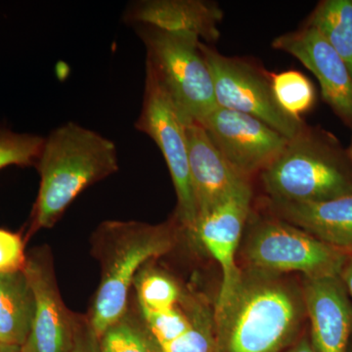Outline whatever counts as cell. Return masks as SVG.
Wrapping results in <instances>:
<instances>
[{
  "label": "cell",
  "instance_id": "28",
  "mask_svg": "<svg viewBox=\"0 0 352 352\" xmlns=\"http://www.w3.org/2000/svg\"><path fill=\"white\" fill-rule=\"evenodd\" d=\"M286 352H315L314 347L310 342L309 337H303L300 342H296L295 346H292L288 351Z\"/></svg>",
  "mask_w": 352,
  "mask_h": 352
},
{
  "label": "cell",
  "instance_id": "9",
  "mask_svg": "<svg viewBox=\"0 0 352 352\" xmlns=\"http://www.w3.org/2000/svg\"><path fill=\"white\" fill-rule=\"evenodd\" d=\"M234 170L250 180L280 156L289 139L252 116L217 107L200 122Z\"/></svg>",
  "mask_w": 352,
  "mask_h": 352
},
{
  "label": "cell",
  "instance_id": "26",
  "mask_svg": "<svg viewBox=\"0 0 352 352\" xmlns=\"http://www.w3.org/2000/svg\"><path fill=\"white\" fill-rule=\"evenodd\" d=\"M72 352H101L100 339L90 325L89 319H78L75 344Z\"/></svg>",
  "mask_w": 352,
  "mask_h": 352
},
{
  "label": "cell",
  "instance_id": "10",
  "mask_svg": "<svg viewBox=\"0 0 352 352\" xmlns=\"http://www.w3.org/2000/svg\"><path fill=\"white\" fill-rule=\"evenodd\" d=\"M24 272L34 295V314L21 352H72L78 316L65 307L50 256L28 259Z\"/></svg>",
  "mask_w": 352,
  "mask_h": 352
},
{
  "label": "cell",
  "instance_id": "2",
  "mask_svg": "<svg viewBox=\"0 0 352 352\" xmlns=\"http://www.w3.org/2000/svg\"><path fill=\"white\" fill-rule=\"evenodd\" d=\"M36 166L41 184L32 230L54 226L83 190L117 173V146L98 132L69 122L44 138Z\"/></svg>",
  "mask_w": 352,
  "mask_h": 352
},
{
  "label": "cell",
  "instance_id": "8",
  "mask_svg": "<svg viewBox=\"0 0 352 352\" xmlns=\"http://www.w3.org/2000/svg\"><path fill=\"white\" fill-rule=\"evenodd\" d=\"M185 122L168 97L146 74L142 107L135 127L156 143L164 157L177 196V217L191 234L198 222V208L190 176Z\"/></svg>",
  "mask_w": 352,
  "mask_h": 352
},
{
  "label": "cell",
  "instance_id": "18",
  "mask_svg": "<svg viewBox=\"0 0 352 352\" xmlns=\"http://www.w3.org/2000/svg\"><path fill=\"white\" fill-rule=\"evenodd\" d=\"M307 25L320 32L346 64L352 76V0H324Z\"/></svg>",
  "mask_w": 352,
  "mask_h": 352
},
{
  "label": "cell",
  "instance_id": "19",
  "mask_svg": "<svg viewBox=\"0 0 352 352\" xmlns=\"http://www.w3.org/2000/svg\"><path fill=\"white\" fill-rule=\"evenodd\" d=\"M182 300L191 316V327L177 340L160 346L161 352H217L214 312L183 295Z\"/></svg>",
  "mask_w": 352,
  "mask_h": 352
},
{
  "label": "cell",
  "instance_id": "16",
  "mask_svg": "<svg viewBox=\"0 0 352 352\" xmlns=\"http://www.w3.org/2000/svg\"><path fill=\"white\" fill-rule=\"evenodd\" d=\"M273 208L288 223L352 256V195L315 203H278Z\"/></svg>",
  "mask_w": 352,
  "mask_h": 352
},
{
  "label": "cell",
  "instance_id": "21",
  "mask_svg": "<svg viewBox=\"0 0 352 352\" xmlns=\"http://www.w3.org/2000/svg\"><path fill=\"white\" fill-rule=\"evenodd\" d=\"M271 85L278 105L294 119L302 120L300 116L314 107L316 101L314 85L300 72L271 74Z\"/></svg>",
  "mask_w": 352,
  "mask_h": 352
},
{
  "label": "cell",
  "instance_id": "27",
  "mask_svg": "<svg viewBox=\"0 0 352 352\" xmlns=\"http://www.w3.org/2000/svg\"><path fill=\"white\" fill-rule=\"evenodd\" d=\"M340 278L344 287H346L347 294H349L352 302V256H349L346 263L344 264V268L340 272Z\"/></svg>",
  "mask_w": 352,
  "mask_h": 352
},
{
  "label": "cell",
  "instance_id": "11",
  "mask_svg": "<svg viewBox=\"0 0 352 352\" xmlns=\"http://www.w3.org/2000/svg\"><path fill=\"white\" fill-rule=\"evenodd\" d=\"M272 46L296 58L316 76L324 101L352 131L351 72L320 32L305 25L298 31L278 36Z\"/></svg>",
  "mask_w": 352,
  "mask_h": 352
},
{
  "label": "cell",
  "instance_id": "14",
  "mask_svg": "<svg viewBox=\"0 0 352 352\" xmlns=\"http://www.w3.org/2000/svg\"><path fill=\"white\" fill-rule=\"evenodd\" d=\"M185 131L188 145L190 176L199 220L238 190L249 185L250 180L234 170L215 147L201 124L190 122L185 126Z\"/></svg>",
  "mask_w": 352,
  "mask_h": 352
},
{
  "label": "cell",
  "instance_id": "25",
  "mask_svg": "<svg viewBox=\"0 0 352 352\" xmlns=\"http://www.w3.org/2000/svg\"><path fill=\"white\" fill-rule=\"evenodd\" d=\"M27 261L19 234L0 229V274L24 270Z\"/></svg>",
  "mask_w": 352,
  "mask_h": 352
},
{
  "label": "cell",
  "instance_id": "1",
  "mask_svg": "<svg viewBox=\"0 0 352 352\" xmlns=\"http://www.w3.org/2000/svg\"><path fill=\"white\" fill-rule=\"evenodd\" d=\"M305 315L302 294L279 275L248 270L226 305L214 310L217 352H282Z\"/></svg>",
  "mask_w": 352,
  "mask_h": 352
},
{
  "label": "cell",
  "instance_id": "4",
  "mask_svg": "<svg viewBox=\"0 0 352 352\" xmlns=\"http://www.w3.org/2000/svg\"><path fill=\"white\" fill-rule=\"evenodd\" d=\"M134 28L146 48V74L168 97L185 124H200L219 107L200 39L149 25Z\"/></svg>",
  "mask_w": 352,
  "mask_h": 352
},
{
  "label": "cell",
  "instance_id": "15",
  "mask_svg": "<svg viewBox=\"0 0 352 352\" xmlns=\"http://www.w3.org/2000/svg\"><path fill=\"white\" fill-rule=\"evenodd\" d=\"M223 12L217 3L203 0H144L131 4L124 22L144 25L164 32L195 36L206 41L219 38Z\"/></svg>",
  "mask_w": 352,
  "mask_h": 352
},
{
  "label": "cell",
  "instance_id": "13",
  "mask_svg": "<svg viewBox=\"0 0 352 352\" xmlns=\"http://www.w3.org/2000/svg\"><path fill=\"white\" fill-rule=\"evenodd\" d=\"M315 352H347L352 302L340 276L307 278L302 292Z\"/></svg>",
  "mask_w": 352,
  "mask_h": 352
},
{
  "label": "cell",
  "instance_id": "30",
  "mask_svg": "<svg viewBox=\"0 0 352 352\" xmlns=\"http://www.w3.org/2000/svg\"><path fill=\"white\" fill-rule=\"evenodd\" d=\"M347 352H352V337H351V342H349V349H347Z\"/></svg>",
  "mask_w": 352,
  "mask_h": 352
},
{
  "label": "cell",
  "instance_id": "12",
  "mask_svg": "<svg viewBox=\"0 0 352 352\" xmlns=\"http://www.w3.org/2000/svg\"><path fill=\"white\" fill-rule=\"evenodd\" d=\"M251 184L243 187L198 220L193 235L215 259L222 272L221 287L214 309L226 305L242 278L236 252L252 203Z\"/></svg>",
  "mask_w": 352,
  "mask_h": 352
},
{
  "label": "cell",
  "instance_id": "5",
  "mask_svg": "<svg viewBox=\"0 0 352 352\" xmlns=\"http://www.w3.org/2000/svg\"><path fill=\"white\" fill-rule=\"evenodd\" d=\"M101 232L110 239L102 256V278L89 322L97 337L126 312L129 288L141 266L173 247L170 230L138 222H108Z\"/></svg>",
  "mask_w": 352,
  "mask_h": 352
},
{
  "label": "cell",
  "instance_id": "22",
  "mask_svg": "<svg viewBox=\"0 0 352 352\" xmlns=\"http://www.w3.org/2000/svg\"><path fill=\"white\" fill-rule=\"evenodd\" d=\"M138 291L141 309L168 311L179 303L182 298L179 286L173 278L157 270H143L133 281Z\"/></svg>",
  "mask_w": 352,
  "mask_h": 352
},
{
  "label": "cell",
  "instance_id": "24",
  "mask_svg": "<svg viewBox=\"0 0 352 352\" xmlns=\"http://www.w3.org/2000/svg\"><path fill=\"white\" fill-rule=\"evenodd\" d=\"M141 314L148 330L156 340L159 347L177 340L191 327V316L188 309L186 305L184 308L180 307V302L168 311L141 309Z\"/></svg>",
  "mask_w": 352,
  "mask_h": 352
},
{
  "label": "cell",
  "instance_id": "3",
  "mask_svg": "<svg viewBox=\"0 0 352 352\" xmlns=\"http://www.w3.org/2000/svg\"><path fill=\"white\" fill-rule=\"evenodd\" d=\"M261 178L278 203H315L352 195V153L329 132L305 126Z\"/></svg>",
  "mask_w": 352,
  "mask_h": 352
},
{
  "label": "cell",
  "instance_id": "17",
  "mask_svg": "<svg viewBox=\"0 0 352 352\" xmlns=\"http://www.w3.org/2000/svg\"><path fill=\"white\" fill-rule=\"evenodd\" d=\"M34 298L24 270L0 274V344L22 347L31 331Z\"/></svg>",
  "mask_w": 352,
  "mask_h": 352
},
{
  "label": "cell",
  "instance_id": "29",
  "mask_svg": "<svg viewBox=\"0 0 352 352\" xmlns=\"http://www.w3.org/2000/svg\"><path fill=\"white\" fill-rule=\"evenodd\" d=\"M0 352H21V347L0 344Z\"/></svg>",
  "mask_w": 352,
  "mask_h": 352
},
{
  "label": "cell",
  "instance_id": "7",
  "mask_svg": "<svg viewBox=\"0 0 352 352\" xmlns=\"http://www.w3.org/2000/svg\"><path fill=\"white\" fill-rule=\"evenodd\" d=\"M201 50L212 75L219 107L256 118L289 140L307 126L278 105L271 75L251 62L224 56L201 43Z\"/></svg>",
  "mask_w": 352,
  "mask_h": 352
},
{
  "label": "cell",
  "instance_id": "6",
  "mask_svg": "<svg viewBox=\"0 0 352 352\" xmlns=\"http://www.w3.org/2000/svg\"><path fill=\"white\" fill-rule=\"evenodd\" d=\"M349 256L302 229L278 220L258 224L244 250L248 270L273 275L300 272L305 278L340 276Z\"/></svg>",
  "mask_w": 352,
  "mask_h": 352
},
{
  "label": "cell",
  "instance_id": "20",
  "mask_svg": "<svg viewBox=\"0 0 352 352\" xmlns=\"http://www.w3.org/2000/svg\"><path fill=\"white\" fill-rule=\"evenodd\" d=\"M101 352H161L144 320L126 314L100 338Z\"/></svg>",
  "mask_w": 352,
  "mask_h": 352
},
{
  "label": "cell",
  "instance_id": "23",
  "mask_svg": "<svg viewBox=\"0 0 352 352\" xmlns=\"http://www.w3.org/2000/svg\"><path fill=\"white\" fill-rule=\"evenodd\" d=\"M44 138L0 129V170L11 166H36Z\"/></svg>",
  "mask_w": 352,
  "mask_h": 352
}]
</instances>
